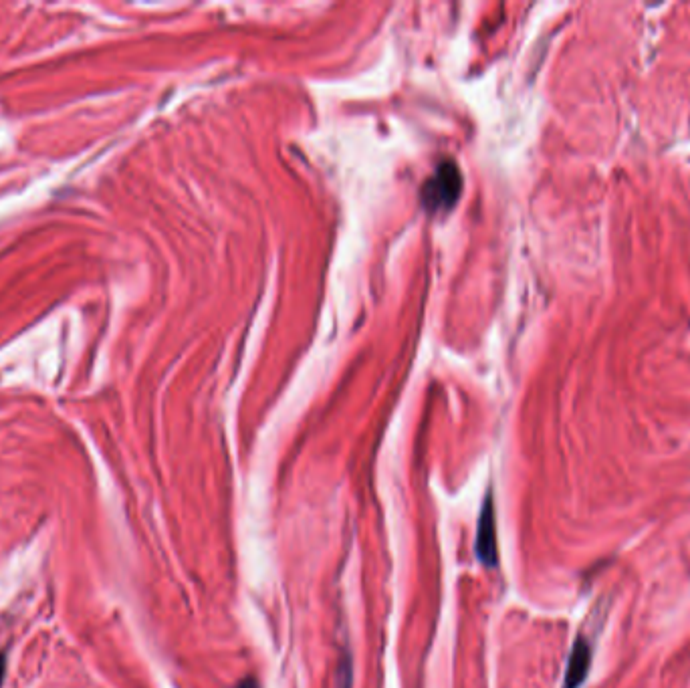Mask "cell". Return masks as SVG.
Wrapping results in <instances>:
<instances>
[{
	"instance_id": "cell-1",
	"label": "cell",
	"mask_w": 690,
	"mask_h": 688,
	"mask_svg": "<svg viewBox=\"0 0 690 688\" xmlns=\"http://www.w3.org/2000/svg\"><path fill=\"white\" fill-rule=\"evenodd\" d=\"M477 557L489 565L495 567L499 559L497 549V517H495V501L493 495H487L481 515H479V529H477Z\"/></svg>"
},
{
	"instance_id": "cell-2",
	"label": "cell",
	"mask_w": 690,
	"mask_h": 688,
	"mask_svg": "<svg viewBox=\"0 0 690 688\" xmlns=\"http://www.w3.org/2000/svg\"><path fill=\"white\" fill-rule=\"evenodd\" d=\"M460 192V172L454 164H442L424 186V198L430 206H450Z\"/></svg>"
},
{
	"instance_id": "cell-3",
	"label": "cell",
	"mask_w": 690,
	"mask_h": 688,
	"mask_svg": "<svg viewBox=\"0 0 690 688\" xmlns=\"http://www.w3.org/2000/svg\"><path fill=\"white\" fill-rule=\"evenodd\" d=\"M590 666H592V644L584 636H578L569 654L563 688H580L590 672Z\"/></svg>"
},
{
	"instance_id": "cell-4",
	"label": "cell",
	"mask_w": 690,
	"mask_h": 688,
	"mask_svg": "<svg viewBox=\"0 0 690 688\" xmlns=\"http://www.w3.org/2000/svg\"><path fill=\"white\" fill-rule=\"evenodd\" d=\"M337 688H352V678H354V668H352V658L345 656L339 672H337Z\"/></svg>"
},
{
	"instance_id": "cell-5",
	"label": "cell",
	"mask_w": 690,
	"mask_h": 688,
	"mask_svg": "<svg viewBox=\"0 0 690 688\" xmlns=\"http://www.w3.org/2000/svg\"><path fill=\"white\" fill-rule=\"evenodd\" d=\"M237 688H261V686H259V682L255 678H245V680H241L237 684Z\"/></svg>"
},
{
	"instance_id": "cell-6",
	"label": "cell",
	"mask_w": 690,
	"mask_h": 688,
	"mask_svg": "<svg viewBox=\"0 0 690 688\" xmlns=\"http://www.w3.org/2000/svg\"><path fill=\"white\" fill-rule=\"evenodd\" d=\"M5 672H7V658L5 654H0V684L5 680Z\"/></svg>"
}]
</instances>
